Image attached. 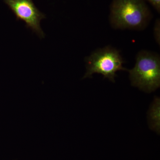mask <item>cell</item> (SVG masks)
I'll use <instances>...</instances> for the list:
<instances>
[{"instance_id": "2", "label": "cell", "mask_w": 160, "mask_h": 160, "mask_svg": "<svg viewBox=\"0 0 160 160\" xmlns=\"http://www.w3.org/2000/svg\"><path fill=\"white\" fill-rule=\"evenodd\" d=\"M131 85L146 92L160 86V58L154 52L142 50L136 58L134 67L129 70Z\"/></svg>"}, {"instance_id": "5", "label": "cell", "mask_w": 160, "mask_h": 160, "mask_svg": "<svg viewBox=\"0 0 160 160\" xmlns=\"http://www.w3.org/2000/svg\"><path fill=\"white\" fill-rule=\"evenodd\" d=\"M160 100L155 97L148 112L149 127L152 130L159 134L160 131Z\"/></svg>"}, {"instance_id": "4", "label": "cell", "mask_w": 160, "mask_h": 160, "mask_svg": "<svg viewBox=\"0 0 160 160\" xmlns=\"http://www.w3.org/2000/svg\"><path fill=\"white\" fill-rule=\"evenodd\" d=\"M14 13L17 20L23 21L26 27L42 39L45 34L40 26L46 15L39 11L32 0H3Z\"/></svg>"}, {"instance_id": "6", "label": "cell", "mask_w": 160, "mask_h": 160, "mask_svg": "<svg viewBox=\"0 0 160 160\" xmlns=\"http://www.w3.org/2000/svg\"><path fill=\"white\" fill-rule=\"evenodd\" d=\"M154 35L157 42L160 45V22L159 19H158L154 24Z\"/></svg>"}, {"instance_id": "7", "label": "cell", "mask_w": 160, "mask_h": 160, "mask_svg": "<svg viewBox=\"0 0 160 160\" xmlns=\"http://www.w3.org/2000/svg\"><path fill=\"white\" fill-rule=\"evenodd\" d=\"M149 2L159 12L160 11V0H146Z\"/></svg>"}, {"instance_id": "1", "label": "cell", "mask_w": 160, "mask_h": 160, "mask_svg": "<svg viewBox=\"0 0 160 160\" xmlns=\"http://www.w3.org/2000/svg\"><path fill=\"white\" fill-rule=\"evenodd\" d=\"M150 19L144 0H113L112 4L109 19L114 29L142 30Z\"/></svg>"}, {"instance_id": "3", "label": "cell", "mask_w": 160, "mask_h": 160, "mask_svg": "<svg viewBox=\"0 0 160 160\" xmlns=\"http://www.w3.org/2000/svg\"><path fill=\"white\" fill-rule=\"evenodd\" d=\"M86 72L83 78H90L94 73H100L114 82L117 72L127 70L119 51L111 46H106L93 52L87 58Z\"/></svg>"}]
</instances>
